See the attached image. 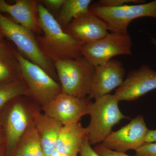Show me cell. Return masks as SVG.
<instances>
[{
    "label": "cell",
    "instance_id": "cell-1",
    "mask_svg": "<svg viewBox=\"0 0 156 156\" xmlns=\"http://www.w3.org/2000/svg\"><path fill=\"white\" fill-rule=\"evenodd\" d=\"M38 11L42 35L37 39L45 56L53 62L83 56L82 45L62 28L52 13L40 3Z\"/></svg>",
    "mask_w": 156,
    "mask_h": 156
},
{
    "label": "cell",
    "instance_id": "cell-2",
    "mask_svg": "<svg viewBox=\"0 0 156 156\" xmlns=\"http://www.w3.org/2000/svg\"><path fill=\"white\" fill-rule=\"evenodd\" d=\"M0 31L14 43L23 56L41 68L53 79L57 76L54 62L42 52L32 31L0 13Z\"/></svg>",
    "mask_w": 156,
    "mask_h": 156
},
{
    "label": "cell",
    "instance_id": "cell-3",
    "mask_svg": "<svg viewBox=\"0 0 156 156\" xmlns=\"http://www.w3.org/2000/svg\"><path fill=\"white\" fill-rule=\"evenodd\" d=\"M114 95L108 94L92 102L89 114L90 122L86 128V136L91 145L102 142L112 132L114 126L128 119L120 111Z\"/></svg>",
    "mask_w": 156,
    "mask_h": 156
},
{
    "label": "cell",
    "instance_id": "cell-4",
    "mask_svg": "<svg viewBox=\"0 0 156 156\" xmlns=\"http://www.w3.org/2000/svg\"><path fill=\"white\" fill-rule=\"evenodd\" d=\"M54 63L62 92L80 98L89 96L95 66L83 56Z\"/></svg>",
    "mask_w": 156,
    "mask_h": 156
},
{
    "label": "cell",
    "instance_id": "cell-5",
    "mask_svg": "<svg viewBox=\"0 0 156 156\" xmlns=\"http://www.w3.org/2000/svg\"><path fill=\"white\" fill-rule=\"evenodd\" d=\"M89 10L106 23L110 32L128 34V26L134 20L143 17L156 19V0L119 7H102L95 4Z\"/></svg>",
    "mask_w": 156,
    "mask_h": 156
},
{
    "label": "cell",
    "instance_id": "cell-6",
    "mask_svg": "<svg viewBox=\"0 0 156 156\" xmlns=\"http://www.w3.org/2000/svg\"><path fill=\"white\" fill-rule=\"evenodd\" d=\"M16 53L20 65L21 79L27 87L29 96L44 106L62 92L60 84L43 69L17 50Z\"/></svg>",
    "mask_w": 156,
    "mask_h": 156
},
{
    "label": "cell",
    "instance_id": "cell-7",
    "mask_svg": "<svg viewBox=\"0 0 156 156\" xmlns=\"http://www.w3.org/2000/svg\"><path fill=\"white\" fill-rule=\"evenodd\" d=\"M132 46L129 34L110 32L103 38L83 45L81 53L95 67L106 63L115 56L131 55Z\"/></svg>",
    "mask_w": 156,
    "mask_h": 156
},
{
    "label": "cell",
    "instance_id": "cell-8",
    "mask_svg": "<svg viewBox=\"0 0 156 156\" xmlns=\"http://www.w3.org/2000/svg\"><path fill=\"white\" fill-rule=\"evenodd\" d=\"M92 102L89 97L80 98L62 92L43 106L44 113L55 119L63 126L79 122L88 115Z\"/></svg>",
    "mask_w": 156,
    "mask_h": 156
},
{
    "label": "cell",
    "instance_id": "cell-9",
    "mask_svg": "<svg viewBox=\"0 0 156 156\" xmlns=\"http://www.w3.org/2000/svg\"><path fill=\"white\" fill-rule=\"evenodd\" d=\"M148 131L144 118L139 115L119 130L112 132L100 145L122 153L131 150L135 151L145 143Z\"/></svg>",
    "mask_w": 156,
    "mask_h": 156
},
{
    "label": "cell",
    "instance_id": "cell-10",
    "mask_svg": "<svg viewBox=\"0 0 156 156\" xmlns=\"http://www.w3.org/2000/svg\"><path fill=\"white\" fill-rule=\"evenodd\" d=\"M19 97L12 101L2 122L5 143L9 153L16 149L23 134L33 122V112H31L24 101Z\"/></svg>",
    "mask_w": 156,
    "mask_h": 156
},
{
    "label": "cell",
    "instance_id": "cell-11",
    "mask_svg": "<svg viewBox=\"0 0 156 156\" xmlns=\"http://www.w3.org/2000/svg\"><path fill=\"white\" fill-rule=\"evenodd\" d=\"M156 89V71L143 65L132 70L117 88L114 95L120 101H132Z\"/></svg>",
    "mask_w": 156,
    "mask_h": 156
},
{
    "label": "cell",
    "instance_id": "cell-12",
    "mask_svg": "<svg viewBox=\"0 0 156 156\" xmlns=\"http://www.w3.org/2000/svg\"><path fill=\"white\" fill-rule=\"evenodd\" d=\"M125 74L122 63L113 58L105 64L95 66L89 98L95 100L109 94L122 83Z\"/></svg>",
    "mask_w": 156,
    "mask_h": 156
},
{
    "label": "cell",
    "instance_id": "cell-13",
    "mask_svg": "<svg viewBox=\"0 0 156 156\" xmlns=\"http://www.w3.org/2000/svg\"><path fill=\"white\" fill-rule=\"evenodd\" d=\"M65 30L82 46L103 38L109 33L106 23L89 10L74 19Z\"/></svg>",
    "mask_w": 156,
    "mask_h": 156
},
{
    "label": "cell",
    "instance_id": "cell-14",
    "mask_svg": "<svg viewBox=\"0 0 156 156\" xmlns=\"http://www.w3.org/2000/svg\"><path fill=\"white\" fill-rule=\"evenodd\" d=\"M39 1L16 0L10 5L5 0H0V13L9 14L12 20L34 33L42 34L39 20Z\"/></svg>",
    "mask_w": 156,
    "mask_h": 156
},
{
    "label": "cell",
    "instance_id": "cell-15",
    "mask_svg": "<svg viewBox=\"0 0 156 156\" xmlns=\"http://www.w3.org/2000/svg\"><path fill=\"white\" fill-rule=\"evenodd\" d=\"M33 120L38 133L45 156H50L56 149L58 134L63 125L44 113L33 112Z\"/></svg>",
    "mask_w": 156,
    "mask_h": 156
},
{
    "label": "cell",
    "instance_id": "cell-16",
    "mask_svg": "<svg viewBox=\"0 0 156 156\" xmlns=\"http://www.w3.org/2000/svg\"><path fill=\"white\" fill-rule=\"evenodd\" d=\"M86 138V128L80 123L63 126L58 134L56 150L64 154L77 156Z\"/></svg>",
    "mask_w": 156,
    "mask_h": 156
},
{
    "label": "cell",
    "instance_id": "cell-17",
    "mask_svg": "<svg viewBox=\"0 0 156 156\" xmlns=\"http://www.w3.org/2000/svg\"><path fill=\"white\" fill-rule=\"evenodd\" d=\"M16 51L5 41L0 44V83L21 79Z\"/></svg>",
    "mask_w": 156,
    "mask_h": 156
},
{
    "label": "cell",
    "instance_id": "cell-18",
    "mask_svg": "<svg viewBox=\"0 0 156 156\" xmlns=\"http://www.w3.org/2000/svg\"><path fill=\"white\" fill-rule=\"evenodd\" d=\"M15 150V156H45L33 120L20 140Z\"/></svg>",
    "mask_w": 156,
    "mask_h": 156
},
{
    "label": "cell",
    "instance_id": "cell-19",
    "mask_svg": "<svg viewBox=\"0 0 156 156\" xmlns=\"http://www.w3.org/2000/svg\"><path fill=\"white\" fill-rule=\"evenodd\" d=\"M92 2V0H65L56 20L65 30L74 19L89 11Z\"/></svg>",
    "mask_w": 156,
    "mask_h": 156
},
{
    "label": "cell",
    "instance_id": "cell-20",
    "mask_svg": "<svg viewBox=\"0 0 156 156\" xmlns=\"http://www.w3.org/2000/svg\"><path fill=\"white\" fill-rule=\"evenodd\" d=\"M29 96L27 87L22 79L0 83V110L6 105L21 96Z\"/></svg>",
    "mask_w": 156,
    "mask_h": 156
},
{
    "label": "cell",
    "instance_id": "cell-21",
    "mask_svg": "<svg viewBox=\"0 0 156 156\" xmlns=\"http://www.w3.org/2000/svg\"><path fill=\"white\" fill-rule=\"evenodd\" d=\"M145 2L143 0H100L96 4L104 7H119L129 4H143Z\"/></svg>",
    "mask_w": 156,
    "mask_h": 156
},
{
    "label": "cell",
    "instance_id": "cell-22",
    "mask_svg": "<svg viewBox=\"0 0 156 156\" xmlns=\"http://www.w3.org/2000/svg\"><path fill=\"white\" fill-rule=\"evenodd\" d=\"M135 156H156V142L146 143L135 151Z\"/></svg>",
    "mask_w": 156,
    "mask_h": 156
},
{
    "label": "cell",
    "instance_id": "cell-23",
    "mask_svg": "<svg viewBox=\"0 0 156 156\" xmlns=\"http://www.w3.org/2000/svg\"><path fill=\"white\" fill-rule=\"evenodd\" d=\"M39 2L49 11H51L58 14L65 0H42Z\"/></svg>",
    "mask_w": 156,
    "mask_h": 156
},
{
    "label": "cell",
    "instance_id": "cell-24",
    "mask_svg": "<svg viewBox=\"0 0 156 156\" xmlns=\"http://www.w3.org/2000/svg\"><path fill=\"white\" fill-rule=\"evenodd\" d=\"M80 154V156H101L92 148L87 138L84 140Z\"/></svg>",
    "mask_w": 156,
    "mask_h": 156
},
{
    "label": "cell",
    "instance_id": "cell-25",
    "mask_svg": "<svg viewBox=\"0 0 156 156\" xmlns=\"http://www.w3.org/2000/svg\"><path fill=\"white\" fill-rule=\"evenodd\" d=\"M95 150L101 156H131L126 153L117 152L102 147L99 144L95 148Z\"/></svg>",
    "mask_w": 156,
    "mask_h": 156
},
{
    "label": "cell",
    "instance_id": "cell-26",
    "mask_svg": "<svg viewBox=\"0 0 156 156\" xmlns=\"http://www.w3.org/2000/svg\"><path fill=\"white\" fill-rule=\"evenodd\" d=\"M156 142V130H149L145 138L146 143Z\"/></svg>",
    "mask_w": 156,
    "mask_h": 156
},
{
    "label": "cell",
    "instance_id": "cell-27",
    "mask_svg": "<svg viewBox=\"0 0 156 156\" xmlns=\"http://www.w3.org/2000/svg\"><path fill=\"white\" fill-rule=\"evenodd\" d=\"M5 142V136L3 131L2 122V119H0V145L4 144Z\"/></svg>",
    "mask_w": 156,
    "mask_h": 156
},
{
    "label": "cell",
    "instance_id": "cell-28",
    "mask_svg": "<svg viewBox=\"0 0 156 156\" xmlns=\"http://www.w3.org/2000/svg\"><path fill=\"white\" fill-rule=\"evenodd\" d=\"M50 156H72L69 155L64 154H62L61 153L59 152L58 151L56 150V149L54 151L53 153L51 154Z\"/></svg>",
    "mask_w": 156,
    "mask_h": 156
},
{
    "label": "cell",
    "instance_id": "cell-29",
    "mask_svg": "<svg viewBox=\"0 0 156 156\" xmlns=\"http://www.w3.org/2000/svg\"><path fill=\"white\" fill-rule=\"evenodd\" d=\"M5 146V144L0 145V156H3V151Z\"/></svg>",
    "mask_w": 156,
    "mask_h": 156
},
{
    "label": "cell",
    "instance_id": "cell-30",
    "mask_svg": "<svg viewBox=\"0 0 156 156\" xmlns=\"http://www.w3.org/2000/svg\"><path fill=\"white\" fill-rule=\"evenodd\" d=\"M152 42L153 44L154 45L155 47L156 48V38H152Z\"/></svg>",
    "mask_w": 156,
    "mask_h": 156
},
{
    "label": "cell",
    "instance_id": "cell-31",
    "mask_svg": "<svg viewBox=\"0 0 156 156\" xmlns=\"http://www.w3.org/2000/svg\"><path fill=\"white\" fill-rule=\"evenodd\" d=\"M2 35L3 34H2V33H1V32L0 31V44L4 41L3 40L2 37Z\"/></svg>",
    "mask_w": 156,
    "mask_h": 156
}]
</instances>
